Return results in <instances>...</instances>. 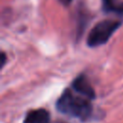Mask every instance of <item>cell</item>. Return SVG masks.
Wrapping results in <instances>:
<instances>
[{"label": "cell", "mask_w": 123, "mask_h": 123, "mask_svg": "<svg viewBox=\"0 0 123 123\" xmlns=\"http://www.w3.org/2000/svg\"><path fill=\"white\" fill-rule=\"evenodd\" d=\"M58 110L65 114L86 119L92 111L91 105L87 98L75 95L70 89H65L57 101Z\"/></svg>", "instance_id": "cell-1"}, {"label": "cell", "mask_w": 123, "mask_h": 123, "mask_svg": "<svg viewBox=\"0 0 123 123\" xmlns=\"http://www.w3.org/2000/svg\"><path fill=\"white\" fill-rule=\"evenodd\" d=\"M120 25L121 21L115 19H105L97 22L87 35V45L90 47H95L104 44Z\"/></svg>", "instance_id": "cell-2"}, {"label": "cell", "mask_w": 123, "mask_h": 123, "mask_svg": "<svg viewBox=\"0 0 123 123\" xmlns=\"http://www.w3.org/2000/svg\"><path fill=\"white\" fill-rule=\"evenodd\" d=\"M72 87L79 94L87 99H93L95 97L94 89L85 75H79L76 77L72 83Z\"/></svg>", "instance_id": "cell-3"}, {"label": "cell", "mask_w": 123, "mask_h": 123, "mask_svg": "<svg viewBox=\"0 0 123 123\" xmlns=\"http://www.w3.org/2000/svg\"><path fill=\"white\" fill-rule=\"evenodd\" d=\"M23 123H50V114L43 109L34 110L27 113Z\"/></svg>", "instance_id": "cell-4"}, {"label": "cell", "mask_w": 123, "mask_h": 123, "mask_svg": "<svg viewBox=\"0 0 123 123\" xmlns=\"http://www.w3.org/2000/svg\"><path fill=\"white\" fill-rule=\"evenodd\" d=\"M103 10L107 12H115L123 14V2L116 0H102Z\"/></svg>", "instance_id": "cell-5"}, {"label": "cell", "mask_w": 123, "mask_h": 123, "mask_svg": "<svg viewBox=\"0 0 123 123\" xmlns=\"http://www.w3.org/2000/svg\"><path fill=\"white\" fill-rule=\"evenodd\" d=\"M1 62H2V64H4L5 62H6V55H5L4 52L1 53Z\"/></svg>", "instance_id": "cell-6"}, {"label": "cell", "mask_w": 123, "mask_h": 123, "mask_svg": "<svg viewBox=\"0 0 123 123\" xmlns=\"http://www.w3.org/2000/svg\"><path fill=\"white\" fill-rule=\"evenodd\" d=\"M60 1H61L62 4H64V5H68L69 3H71L72 0H60Z\"/></svg>", "instance_id": "cell-7"}, {"label": "cell", "mask_w": 123, "mask_h": 123, "mask_svg": "<svg viewBox=\"0 0 123 123\" xmlns=\"http://www.w3.org/2000/svg\"><path fill=\"white\" fill-rule=\"evenodd\" d=\"M55 123H64V122H62V121H57V122H55Z\"/></svg>", "instance_id": "cell-8"}]
</instances>
